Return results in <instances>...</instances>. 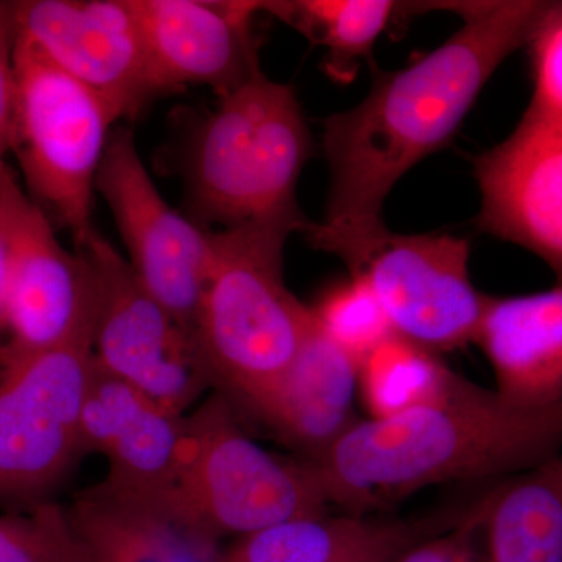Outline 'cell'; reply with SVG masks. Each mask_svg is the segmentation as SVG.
I'll return each instance as SVG.
<instances>
[{
  "instance_id": "cell-13",
  "label": "cell",
  "mask_w": 562,
  "mask_h": 562,
  "mask_svg": "<svg viewBox=\"0 0 562 562\" xmlns=\"http://www.w3.org/2000/svg\"><path fill=\"white\" fill-rule=\"evenodd\" d=\"M473 169L482 195L480 231L531 251L562 284V120L525 110Z\"/></svg>"
},
{
  "instance_id": "cell-2",
  "label": "cell",
  "mask_w": 562,
  "mask_h": 562,
  "mask_svg": "<svg viewBox=\"0 0 562 562\" xmlns=\"http://www.w3.org/2000/svg\"><path fill=\"white\" fill-rule=\"evenodd\" d=\"M562 449V401L524 408L464 379L442 401L358 420L303 460L328 505L373 514L443 483H501Z\"/></svg>"
},
{
  "instance_id": "cell-26",
  "label": "cell",
  "mask_w": 562,
  "mask_h": 562,
  "mask_svg": "<svg viewBox=\"0 0 562 562\" xmlns=\"http://www.w3.org/2000/svg\"><path fill=\"white\" fill-rule=\"evenodd\" d=\"M13 50L14 36L9 5L7 2H0V162H5L13 149L18 103Z\"/></svg>"
},
{
  "instance_id": "cell-16",
  "label": "cell",
  "mask_w": 562,
  "mask_h": 562,
  "mask_svg": "<svg viewBox=\"0 0 562 562\" xmlns=\"http://www.w3.org/2000/svg\"><path fill=\"white\" fill-rule=\"evenodd\" d=\"M494 486L471 501L409 519L346 513L290 520L239 539L217 562H395L419 543L480 516L490 505Z\"/></svg>"
},
{
  "instance_id": "cell-8",
  "label": "cell",
  "mask_w": 562,
  "mask_h": 562,
  "mask_svg": "<svg viewBox=\"0 0 562 562\" xmlns=\"http://www.w3.org/2000/svg\"><path fill=\"white\" fill-rule=\"evenodd\" d=\"M94 284L92 353L111 375L181 416L211 382L190 335L140 283L127 258L92 228L76 244Z\"/></svg>"
},
{
  "instance_id": "cell-20",
  "label": "cell",
  "mask_w": 562,
  "mask_h": 562,
  "mask_svg": "<svg viewBox=\"0 0 562 562\" xmlns=\"http://www.w3.org/2000/svg\"><path fill=\"white\" fill-rule=\"evenodd\" d=\"M482 531L487 562H562V449L494 487Z\"/></svg>"
},
{
  "instance_id": "cell-19",
  "label": "cell",
  "mask_w": 562,
  "mask_h": 562,
  "mask_svg": "<svg viewBox=\"0 0 562 562\" xmlns=\"http://www.w3.org/2000/svg\"><path fill=\"white\" fill-rule=\"evenodd\" d=\"M68 514L88 562H202L211 557L210 549L161 514L109 483L81 495Z\"/></svg>"
},
{
  "instance_id": "cell-18",
  "label": "cell",
  "mask_w": 562,
  "mask_h": 562,
  "mask_svg": "<svg viewBox=\"0 0 562 562\" xmlns=\"http://www.w3.org/2000/svg\"><path fill=\"white\" fill-rule=\"evenodd\" d=\"M358 368L314 321L297 357L254 413L313 460L360 420L353 412Z\"/></svg>"
},
{
  "instance_id": "cell-3",
  "label": "cell",
  "mask_w": 562,
  "mask_h": 562,
  "mask_svg": "<svg viewBox=\"0 0 562 562\" xmlns=\"http://www.w3.org/2000/svg\"><path fill=\"white\" fill-rule=\"evenodd\" d=\"M312 147L291 85L260 72L222 95L188 139L183 168L194 222L222 231L288 222L305 232L312 221L299 205L297 184Z\"/></svg>"
},
{
  "instance_id": "cell-14",
  "label": "cell",
  "mask_w": 562,
  "mask_h": 562,
  "mask_svg": "<svg viewBox=\"0 0 562 562\" xmlns=\"http://www.w3.org/2000/svg\"><path fill=\"white\" fill-rule=\"evenodd\" d=\"M158 94L209 87L217 99L260 68L254 20L265 2L133 0Z\"/></svg>"
},
{
  "instance_id": "cell-4",
  "label": "cell",
  "mask_w": 562,
  "mask_h": 562,
  "mask_svg": "<svg viewBox=\"0 0 562 562\" xmlns=\"http://www.w3.org/2000/svg\"><path fill=\"white\" fill-rule=\"evenodd\" d=\"M288 222L214 232V262L194 338L211 382L251 412L273 390L314 327L310 306L284 283Z\"/></svg>"
},
{
  "instance_id": "cell-23",
  "label": "cell",
  "mask_w": 562,
  "mask_h": 562,
  "mask_svg": "<svg viewBox=\"0 0 562 562\" xmlns=\"http://www.w3.org/2000/svg\"><path fill=\"white\" fill-rule=\"evenodd\" d=\"M312 312L319 330L358 364L395 335L379 299L355 277L331 288Z\"/></svg>"
},
{
  "instance_id": "cell-9",
  "label": "cell",
  "mask_w": 562,
  "mask_h": 562,
  "mask_svg": "<svg viewBox=\"0 0 562 562\" xmlns=\"http://www.w3.org/2000/svg\"><path fill=\"white\" fill-rule=\"evenodd\" d=\"M0 222L7 241L0 362L92 338L90 265L61 246L46 211L7 161L0 162Z\"/></svg>"
},
{
  "instance_id": "cell-22",
  "label": "cell",
  "mask_w": 562,
  "mask_h": 562,
  "mask_svg": "<svg viewBox=\"0 0 562 562\" xmlns=\"http://www.w3.org/2000/svg\"><path fill=\"white\" fill-rule=\"evenodd\" d=\"M462 382L436 351L398 335L380 344L358 368V392L371 419H387L442 401Z\"/></svg>"
},
{
  "instance_id": "cell-17",
  "label": "cell",
  "mask_w": 562,
  "mask_h": 562,
  "mask_svg": "<svg viewBox=\"0 0 562 562\" xmlns=\"http://www.w3.org/2000/svg\"><path fill=\"white\" fill-rule=\"evenodd\" d=\"M495 392L524 408L562 401V284L531 294L487 295L476 330Z\"/></svg>"
},
{
  "instance_id": "cell-24",
  "label": "cell",
  "mask_w": 562,
  "mask_h": 562,
  "mask_svg": "<svg viewBox=\"0 0 562 562\" xmlns=\"http://www.w3.org/2000/svg\"><path fill=\"white\" fill-rule=\"evenodd\" d=\"M0 562H88L69 514L41 503L32 512L0 517Z\"/></svg>"
},
{
  "instance_id": "cell-27",
  "label": "cell",
  "mask_w": 562,
  "mask_h": 562,
  "mask_svg": "<svg viewBox=\"0 0 562 562\" xmlns=\"http://www.w3.org/2000/svg\"><path fill=\"white\" fill-rule=\"evenodd\" d=\"M487 508L471 522L419 543L395 562H487L486 554L480 553L475 547V536L483 530Z\"/></svg>"
},
{
  "instance_id": "cell-6",
  "label": "cell",
  "mask_w": 562,
  "mask_h": 562,
  "mask_svg": "<svg viewBox=\"0 0 562 562\" xmlns=\"http://www.w3.org/2000/svg\"><path fill=\"white\" fill-rule=\"evenodd\" d=\"M303 235L368 283L395 335L436 353L475 341L487 295L473 286L468 239L392 232L384 221L357 228L312 222Z\"/></svg>"
},
{
  "instance_id": "cell-1",
  "label": "cell",
  "mask_w": 562,
  "mask_h": 562,
  "mask_svg": "<svg viewBox=\"0 0 562 562\" xmlns=\"http://www.w3.org/2000/svg\"><path fill=\"white\" fill-rule=\"evenodd\" d=\"M539 0L450 2L461 27L419 60L373 70L358 105L324 122L330 191L322 224L371 227L414 166L446 146L503 61L527 46L546 10Z\"/></svg>"
},
{
  "instance_id": "cell-15",
  "label": "cell",
  "mask_w": 562,
  "mask_h": 562,
  "mask_svg": "<svg viewBox=\"0 0 562 562\" xmlns=\"http://www.w3.org/2000/svg\"><path fill=\"white\" fill-rule=\"evenodd\" d=\"M184 419L92 362L81 412V452L110 462L105 483L165 517L179 469Z\"/></svg>"
},
{
  "instance_id": "cell-21",
  "label": "cell",
  "mask_w": 562,
  "mask_h": 562,
  "mask_svg": "<svg viewBox=\"0 0 562 562\" xmlns=\"http://www.w3.org/2000/svg\"><path fill=\"white\" fill-rule=\"evenodd\" d=\"M408 3L391 0H295L265 2L273 14L327 50V70L349 80L361 61L371 60L373 47L394 18L408 14Z\"/></svg>"
},
{
  "instance_id": "cell-10",
  "label": "cell",
  "mask_w": 562,
  "mask_h": 562,
  "mask_svg": "<svg viewBox=\"0 0 562 562\" xmlns=\"http://www.w3.org/2000/svg\"><path fill=\"white\" fill-rule=\"evenodd\" d=\"M140 283L194 336L214 262V232L172 209L136 147L131 128L117 127L95 179ZM195 339V338H194Z\"/></svg>"
},
{
  "instance_id": "cell-28",
  "label": "cell",
  "mask_w": 562,
  "mask_h": 562,
  "mask_svg": "<svg viewBox=\"0 0 562 562\" xmlns=\"http://www.w3.org/2000/svg\"><path fill=\"white\" fill-rule=\"evenodd\" d=\"M7 279V241L3 233L2 222H0V313H2L3 291H5Z\"/></svg>"
},
{
  "instance_id": "cell-5",
  "label": "cell",
  "mask_w": 562,
  "mask_h": 562,
  "mask_svg": "<svg viewBox=\"0 0 562 562\" xmlns=\"http://www.w3.org/2000/svg\"><path fill=\"white\" fill-rule=\"evenodd\" d=\"M328 502L305 461L280 460L251 441L221 397L184 419L176 482L165 517L213 549L221 536L246 538L303 517Z\"/></svg>"
},
{
  "instance_id": "cell-11",
  "label": "cell",
  "mask_w": 562,
  "mask_h": 562,
  "mask_svg": "<svg viewBox=\"0 0 562 562\" xmlns=\"http://www.w3.org/2000/svg\"><path fill=\"white\" fill-rule=\"evenodd\" d=\"M92 338L2 362L0 495L47 490L81 452Z\"/></svg>"
},
{
  "instance_id": "cell-25",
  "label": "cell",
  "mask_w": 562,
  "mask_h": 562,
  "mask_svg": "<svg viewBox=\"0 0 562 562\" xmlns=\"http://www.w3.org/2000/svg\"><path fill=\"white\" fill-rule=\"evenodd\" d=\"M532 95L527 111L562 120V2H547L527 43Z\"/></svg>"
},
{
  "instance_id": "cell-7",
  "label": "cell",
  "mask_w": 562,
  "mask_h": 562,
  "mask_svg": "<svg viewBox=\"0 0 562 562\" xmlns=\"http://www.w3.org/2000/svg\"><path fill=\"white\" fill-rule=\"evenodd\" d=\"M18 103L11 155L29 195L76 244L92 231V195L113 124L109 103L14 35Z\"/></svg>"
},
{
  "instance_id": "cell-12",
  "label": "cell",
  "mask_w": 562,
  "mask_h": 562,
  "mask_svg": "<svg viewBox=\"0 0 562 562\" xmlns=\"http://www.w3.org/2000/svg\"><path fill=\"white\" fill-rule=\"evenodd\" d=\"M14 35L133 120L155 98L149 50L133 0L7 2Z\"/></svg>"
}]
</instances>
